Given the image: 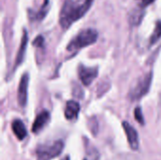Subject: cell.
Instances as JSON below:
<instances>
[{
	"mask_svg": "<svg viewBox=\"0 0 161 160\" xmlns=\"http://www.w3.org/2000/svg\"><path fill=\"white\" fill-rule=\"evenodd\" d=\"M84 160H87V159H84Z\"/></svg>",
	"mask_w": 161,
	"mask_h": 160,
	"instance_id": "obj_19",
	"label": "cell"
},
{
	"mask_svg": "<svg viewBox=\"0 0 161 160\" xmlns=\"http://www.w3.org/2000/svg\"><path fill=\"white\" fill-rule=\"evenodd\" d=\"M93 0H65L59 13V25L63 29L69 28L82 18L92 8Z\"/></svg>",
	"mask_w": 161,
	"mask_h": 160,
	"instance_id": "obj_1",
	"label": "cell"
},
{
	"mask_svg": "<svg viewBox=\"0 0 161 160\" xmlns=\"http://www.w3.org/2000/svg\"><path fill=\"white\" fill-rule=\"evenodd\" d=\"M77 74L81 83L85 86H89L97 77L98 69L96 67H87L83 64H80L77 69Z\"/></svg>",
	"mask_w": 161,
	"mask_h": 160,
	"instance_id": "obj_5",
	"label": "cell"
},
{
	"mask_svg": "<svg viewBox=\"0 0 161 160\" xmlns=\"http://www.w3.org/2000/svg\"><path fill=\"white\" fill-rule=\"evenodd\" d=\"M153 79V74L148 73L141 76L135 83V85L130 90L129 96L132 100H140L144 95H146L151 88V83Z\"/></svg>",
	"mask_w": 161,
	"mask_h": 160,
	"instance_id": "obj_4",
	"label": "cell"
},
{
	"mask_svg": "<svg viewBox=\"0 0 161 160\" xmlns=\"http://www.w3.org/2000/svg\"><path fill=\"white\" fill-rule=\"evenodd\" d=\"M161 39V21H158L156 23V26L155 29L153 31V34L151 35L149 43L150 45H154L155 43H157Z\"/></svg>",
	"mask_w": 161,
	"mask_h": 160,
	"instance_id": "obj_14",
	"label": "cell"
},
{
	"mask_svg": "<svg viewBox=\"0 0 161 160\" xmlns=\"http://www.w3.org/2000/svg\"><path fill=\"white\" fill-rule=\"evenodd\" d=\"M79 110H80V106L77 102H75L74 100L68 101L66 103V107H65V110H64L65 118L69 121L76 119L78 116Z\"/></svg>",
	"mask_w": 161,
	"mask_h": 160,
	"instance_id": "obj_11",
	"label": "cell"
},
{
	"mask_svg": "<svg viewBox=\"0 0 161 160\" xmlns=\"http://www.w3.org/2000/svg\"><path fill=\"white\" fill-rule=\"evenodd\" d=\"M29 76L28 74L25 73L22 75L19 86H18V93H17V101L21 108H25L27 103V88H28Z\"/></svg>",
	"mask_w": 161,
	"mask_h": 160,
	"instance_id": "obj_6",
	"label": "cell"
},
{
	"mask_svg": "<svg viewBox=\"0 0 161 160\" xmlns=\"http://www.w3.org/2000/svg\"><path fill=\"white\" fill-rule=\"evenodd\" d=\"M50 121V113L47 110H42L40 112L34 120L32 124V132L37 134L39 133Z\"/></svg>",
	"mask_w": 161,
	"mask_h": 160,
	"instance_id": "obj_8",
	"label": "cell"
},
{
	"mask_svg": "<svg viewBox=\"0 0 161 160\" xmlns=\"http://www.w3.org/2000/svg\"><path fill=\"white\" fill-rule=\"evenodd\" d=\"M98 39V32L93 28H86L81 30L67 45L69 52H76L81 48L87 47L96 42Z\"/></svg>",
	"mask_w": 161,
	"mask_h": 160,
	"instance_id": "obj_2",
	"label": "cell"
},
{
	"mask_svg": "<svg viewBox=\"0 0 161 160\" xmlns=\"http://www.w3.org/2000/svg\"><path fill=\"white\" fill-rule=\"evenodd\" d=\"M61 160H70V157H69V156H67V157H65L64 158H62Z\"/></svg>",
	"mask_w": 161,
	"mask_h": 160,
	"instance_id": "obj_18",
	"label": "cell"
},
{
	"mask_svg": "<svg viewBox=\"0 0 161 160\" xmlns=\"http://www.w3.org/2000/svg\"><path fill=\"white\" fill-rule=\"evenodd\" d=\"M11 129H12V132L15 135V137L19 141H23L27 135V131H26V127H25V124L19 119H16L12 122Z\"/></svg>",
	"mask_w": 161,
	"mask_h": 160,
	"instance_id": "obj_12",
	"label": "cell"
},
{
	"mask_svg": "<svg viewBox=\"0 0 161 160\" xmlns=\"http://www.w3.org/2000/svg\"><path fill=\"white\" fill-rule=\"evenodd\" d=\"M64 143L62 141H56L51 143L41 144L36 149L37 160H51L58 157L63 151Z\"/></svg>",
	"mask_w": 161,
	"mask_h": 160,
	"instance_id": "obj_3",
	"label": "cell"
},
{
	"mask_svg": "<svg viewBox=\"0 0 161 160\" xmlns=\"http://www.w3.org/2000/svg\"><path fill=\"white\" fill-rule=\"evenodd\" d=\"M49 9V0H43L42 6L37 9H28V17L31 21L41 22L47 14Z\"/></svg>",
	"mask_w": 161,
	"mask_h": 160,
	"instance_id": "obj_9",
	"label": "cell"
},
{
	"mask_svg": "<svg viewBox=\"0 0 161 160\" xmlns=\"http://www.w3.org/2000/svg\"><path fill=\"white\" fill-rule=\"evenodd\" d=\"M155 0H141V3H140V8L144 9L147 6H149L150 4H152Z\"/></svg>",
	"mask_w": 161,
	"mask_h": 160,
	"instance_id": "obj_17",
	"label": "cell"
},
{
	"mask_svg": "<svg viewBox=\"0 0 161 160\" xmlns=\"http://www.w3.org/2000/svg\"><path fill=\"white\" fill-rule=\"evenodd\" d=\"M42 44H43V38H42V36H38L33 41V45H35V46L41 47V46H42Z\"/></svg>",
	"mask_w": 161,
	"mask_h": 160,
	"instance_id": "obj_16",
	"label": "cell"
},
{
	"mask_svg": "<svg viewBox=\"0 0 161 160\" xmlns=\"http://www.w3.org/2000/svg\"><path fill=\"white\" fill-rule=\"evenodd\" d=\"M123 128L125 130V133L127 138L128 144L132 150H138L140 146V140H139V134L136 131V129L127 122H123Z\"/></svg>",
	"mask_w": 161,
	"mask_h": 160,
	"instance_id": "obj_7",
	"label": "cell"
},
{
	"mask_svg": "<svg viewBox=\"0 0 161 160\" xmlns=\"http://www.w3.org/2000/svg\"><path fill=\"white\" fill-rule=\"evenodd\" d=\"M27 41H28V37H27V32L26 30L25 29L24 30V33H23V37H22V40H21V44H20V47H19V50L17 52V56H16V58H15V64H14V70H16V68H18L24 58H25V50H26V45H27Z\"/></svg>",
	"mask_w": 161,
	"mask_h": 160,
	"instance_id": "obj_10",
	"label": "cell"
},
{
	"mask_svg": "<svg viewBox=\"0 0 161 160\" xmlns=\"http://www.w3.org/2000/svg\"><path fill=\"white\" fill-rule=\"evenodd\" d=\"M134 116H135V119L138 121L139 124H144V117H143V114H142V108H136L134 109Z\"/></svg>",
	"mask_w": 161,
	"mask_h": 160,
	"instance_id": "obj_15",
	"label": "cell"
},
{
	"mask_svg": "<svg viewBox=\"0 0 161 160\" xmlns=\"http://www.w3.org/2000/svg\"><path fill=\"white\" fill-rule=\"evenodd\" d=\"M143 17V9H135L129 13V22L132 25H138Z\"/></svg>",
	"mask_w": 161,
	"mask_h": 160,
	"instance_id": "obj_13",
	"label": "cell"
}]
</instances>
